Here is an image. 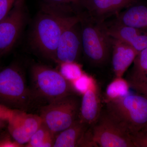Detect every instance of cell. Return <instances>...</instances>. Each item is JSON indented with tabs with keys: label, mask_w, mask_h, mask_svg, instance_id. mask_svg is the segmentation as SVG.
I'll list each match as a JSON object with an SVG mask.
<instances>
[{
	"label": "cell",
	"mask_w": 147,
	"mask_h": 147,
	"mask_svg": "<svg viewBox=\"0 0 147 147\" xmlns=\"http://www.w3.org/2000/svg\"><path fill=\"white\" fill-rule=\"evenodd\" d=\"M127 76L128 82L147 83V47L139 52Z\"/></svg>",
	"instance_id": "17"
},
{
	"label": "cell",
	"mask_w": 147,
	"mask_h": 147,
	"mask_svg": "<svg viewBox=\"0 0 147 147\" xmlns=\"http://www.w3.org/2000/svg\"><path fill=\"white\" fill-rule=\"evenodd\" d=\"M42 123L40 116L12 110L7 125L9 134L15 142L23 146L28 142Z\"/></svg>",
	"instance_id": "9"
},
{
	"label": "cell",
	"mask_w": 147,
	"mask_h": 147,
	"mask_svg": "<svg viewBox=\"0 0 147 147\" xmlns=\"http://www.w3.org/2000/svg\"><path fill=\"white\" fill-rule=\"evenodd\" d=\"M81 100L75 94L42 106V122L55 135L71 126L79 118Z\"/></svg>",
	"instance_id": "6"
},
{
	"label": "cell",
	"mask_w": 147,
	"mask_h": 147,
	"mask_svg": "<svg viewBox=\"0 0 147 147\" xmlns=\"http://www.w3.org/2000/svg\"><path fill=\"white\" fill-rule=\"evenodd\" d=\"M8 119L3 116H0V130L7 126Z\"/></svg>",
	"instance_id": "28"
},
{
	"label": "cell",
	"mask_w": 147,
	"mask_h": 147,
	"mask_svg": "<svg viewBox=\"0 0 147 147\" xmlns=\"http://www.w3.org/2000/svg\"><path fill=\"white\" fill-rule=\"evenodd\" d=\"M94 81L92 76L84 73L79 78L71 83L75 92L83 94L90 88Z\"/></svg>",
	"instance_id": "21"
},
{
	"label": "cell",
	"mask_w": 147,
	"mask_h": 147,
	"mask_svg": "<svg viewBox=\"0 0 147 147\" xmlns=\"http://www.w3.org/2000/svg\"><path fill=\"white\" fill-rule=\"evenodd\" d=\"M16 0H0V21L5 18L13 7Z\"/></svg>",
	"instance_id": "22"
},
{
	"label": "cell",
	"mask_w": 147,
	"mask_h": 147,
	"mask_svg": "<svg viewBox=\"0 0 147 147\" xmlns=\"http://www.w3.org/2000/svg\"><path fill=\"white\" fill-rule=\"evenodd\" d=\"M30 89L34 100H42L49 104L65 96L74 94L71 82L59 71L44 65L36 64L30 70Z\"/></svg>",
	"instance_id": "2"
},
{
	"label": "cell",
	"mask_w": 147,
	"mask_h": 147,
	"mask_svg": "<svg viewBox=\"0 0 147 147\" xmlns=\"http://www.w3.org/2000/svg\"><path fill=\"white\" fill-rule=\"evenodd\" d=\"M105 28L109 35L127 43L140 52L147 47V32L139 29L129 26L116 21L105 24Z\"/></svg>",
	"instance_id": "12"
},
{
	"label": "cell",
	"mask_w": 147,
	"mask_h": 147,
	"mask_svg": "<svg viewBox=\"0 0 147 147\" xmlns=\"http://www.w3.org/2000/svg\"><path fill=\"white\" fill-rule=\"evenodd\" d=\"M74 9L71 6L42 3L30 34L29 41L32 48L45 57L55 61L56 50L64 30L81 19V14H71Z\"/></svg>",
	"instance_id": "1"
},
{
	"label": "cell",
	"mask_w": 147,
	"mask_h": 147,
	"mask_svg": "<svg viewBox=\"0 0 147 147\" xmlns=\"http://www.w3.org/2000/svg\"><path fill=\"white\" fill-rule=\"evenodd\" d=\"M80 20L69 25L62 33L55 53L56 62H72L78 59L82 49Z\"/></svg>",
	"instance_id": "10"
},
{
	"label": "cell",
	"mask_w": 147,
	"mask_h": 147,
	"mask_svg": "<svg viewBox=\"0 0 147 147\" xmlns=\"http://www.w3.org/2000/svg\"><path fill=\"white\" fill-rule=\"evenodd\" d=\"M96 147H135L131 137L107 110L91 126Z\"/></svg>",
	"instance_id": "7"
},
{
	"label": "cell",
	"mask_w": 147,
	"mask_h": 147,
	"mask_svg": "<svg viewBox=\"0 0 147 147\" xmlns=\"http://www.w3.org/2000/svg\"><path fill=\"white\" fill-rule=\"evenodd\" d=\"M56 135L43 123L26 144L27 147H53Z\"/></svg>",
	"instance_id": "18"
},
{
	"label": "cell",
	"mask_w": 147,
	"mask_h": 147,
	"mask_svg": "<svg viewBox=\"0 0 147 147\" xmlns=\"http://www.w3.org/2000/svg\"><path fill=\"white\" fill-rule=\"evenodd\" d=\"M136 2V0H82V5L92 18L104 22L107 17L118 14Z\"/></svg>",
	"instance_id": "13"
},
{
	"label": "cell",
	"mask_w": 147,
	"mask_h": 147,
	"mask_svg": "<svg viewBox=\"0 0 147 147\" xmlns=\"http://www.w3.org/2000/svg\"><path fill=\"white\" fill-rule=\"evenodd\" d=\"M11 111L12 110L0 105V116H3L8 119L11 114Z\"/></svg>",
	"instance_id": "27"
},
{
	"label": "cell",
	"mask_w": 147,
	"mask_h": 147,
	"mask_svg": "<svg viewBox=\"0 0 147 147\" xmlns=\"http://www.w3.org/2000/svg\"><path fill=\"white\" fill-rule=\"evenodd\" d=\"M43 2L57 5H70L76 8L82 5V0H43Z\"/></svg>",
	"instance_id": "23"
},
{
	"label": "cell",
	"mask_w": 147,
	"mask_h": 147,
	"mask_svg": "<svg viewBox=\"0 0 147 147\" xmlns=\"http://www.w3.org/2000/svg\"><path fill=\"white\" fill-rule=\"evenodd\" d=\"M116 16L119 23L147 32V5L135 3Z\"/></svg>",
	"instance_id": "16"
},
{
	"label": "cell",
	"mask_w": 147,
	"mask_h": 147,
	"mask_svg": "<svg viewBox=\"0 0 147 147\" xmlns=\"http://www.w3.org/2000/svg\"><path fill=\"white\" fill-rule=\"evenodd\" d=\"M128 82L123 77H116L107 86L105 92L106 103L119 99L129 94Z\"/></svg>",
	"instance_id": "19"
},
{
	"label": "cell",
	"mask_w": 147,
	"mask_h": 147,
	"mask_svg": "<svg viewBox=\"0 0 147 147\" xmlns=\"http://www.w3.org/2000/svg\"><path fill=\"white\" fill-rule=\"evenodd\" d=\"M106 103L107 111L131 137L147 127V97L144 95L128 94Z\"/></svg>",
	"instance_id": "4"
},
{
	"label": "cell",
	"mask_w": 147,
	"mask_h": 147,
	"mask_svg": "<svg viewBox=\"0 0 147 147\" xmlns=\"http://www.w3.org/2000/svg\"><path fill=\"white\" fill-rule=\"evenodd\" d=\"M25 0H16L8 14L0 21V56L13 49L22 33L27 20Z\"/></svg>",
	"instance_id": "8"
},
{
	"label": "cell",
	"mask_w": 147,
	"mask_h": 147,
	"mask_svg": "<svg viewBox=\"0 0 147 147\" xmlns=\"http://www.w3.org/2000/svg\"><path fill=\"white\" fill-rule=\"evenodd\" d=\"M59 64V72L71 82L79 78L84 73L81 65L76 62L63 63Z\"/></svg>",
	"instance_id": "20"
},
{
	"label": "cell",
	"mask_w": 147,
	"mask_h": 147,
	"mask_svg": "<svg viewBox=\"0 0 147 147\" xmlns=\"http://www.w3.org/2000/svg\"><path fill=\"white\" fill-rule=\"evenodd\" d=\"M131 139L135 147H147V131L140 132Z\"/></svg>",
	"instance_id": "24"
},
{
	"label": "cell",
	"mask_w": 147,
	"mask_h": 147,
	"mask_svg": "<svg viewBox=\"0 0 147 147\" xmlns=\"http://www.w3.org/2000/svg\"><path fill=\"white\" fill-rule=\"evenodd\" d=\"M53 147H96L91 126L78 118L71 126L56 135Z\"/></svg>",
	"instance_id": "11"
},
{
	"label": "cell",
	"mask_w": 147,
	"mask_h": 147,
	"mask_svg": "<svg viewBox=\"0 0 147 147\" xmlns=\"http://www.w3.org/2000/svg\"><path fill=\"white\" fill-rule=\"evenodd\" d=\"M34 101L19 65L12 63L0 69V105L25 112Z\"/></svg>",
	"instance_id": "3"
},
{
	"label": "cell",
	"mask_w": 147,
	"mask_h": 147,
	"mask_svg": "<svg viewBox=\"0 0 147 147\" xmlns=\"http://www.w3.org/2000/svg\"><path fill=\"white\" fill-rule=\"evenodd\" d=\"M10 134L0 137V147H19L23 146L19 144L13 139H11Z\"/></svg>",
	"instance_id": "26"
},
{
	"label": "cell",
	"mask_w": 147,
	"mask_h": 147,
	"mask_svg": "<svg viewBox=\"0 0 147 147\" xmlns=\"http://www.w3.org/2000/svg\"><path fill=\"white\" fill-rule=\"evenodd\" d=\"M0 69H1V68H0Z\"/></svg>",
	"instance_id": "29"
},
{
	"label": "cell",
	"mask_w": 147,
	"mask_h": 147,
	"mask_svg": "<svg viewBox=\"0 0 147 147\" xmlns=\"http://www.w3.org/2000/svg\"><path fill=\"white\" fill-rule=\"evenodd\" d=\"M129 87L137 93L144 95L147 97V83H137L128 82Z\"/></svg>",
	"instance_id": "25"
},
{
	"label": "cell",
	"mask_w": 147,
	"mask_h": 147,
	"mask_svg": "<svg viewBox=\"0 0 147 147\" xmlns=\"http://www.w3.org/2000/svg\"><path fill=\"white\" fill-rule=\"evenodd\" d=\"M98 87L95 81L84 94L81 101L79 119L92 126L97 121L101 113V105Z\"/></svg>",
	"instance_id": "15"
},
{
	"label": "cell",
	"mask_w": 147,
	"mask_h": 147,
	"mask_svg": "<svg viewBox=\"0 0 147 147\" xmlns=\"http://www.w3.org/2000/svg\"><path fill=\"white\" fill-rule=\"evenodd\" d=\"M111 42L113 71L116 77H122L139 52L119 40L111 37Z\"/></svg>",
	"instance_id": "14"
},
{
	"label": "cell",
	"mask_w": 147,
	"mask_h": 147,
	"mask_svg": "<svg viewBox=\"0 0 147 147\" xmlns=\"http://www.w3.org/2000/svg\"><path fill=\"white\" fill-rule=\"evenodd\" d=\"M80 22L82 49L84 54L93 63H105L110 57L112 42L104 22H98L89 15L81 14Z\"/></svg>",
	"instance_id": "5"
}]
</instances>
